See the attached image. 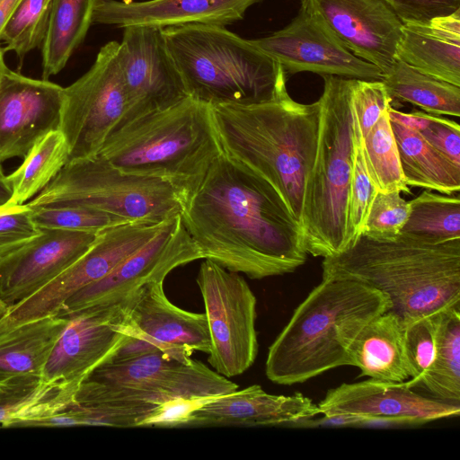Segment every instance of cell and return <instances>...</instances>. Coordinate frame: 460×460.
<instances>
[{
	"label": "cell",
	"instance_id": "1",
	"mask_svg": "<svg viewBox=\"0 0 460 460\" xmlns=\"http://www.w3.org/2000/svg\"><path fill=\"white\" fill-rule=\"evenodd\" d=\"M182 223L203 259L261 279L307 258L302 229L274 188L222 153L184 202Z\"/></svg>",
	"mask_w": 460,
	"mask_h": 460
},
{
	"label": "cell",
	"instance_id": "2",
	"mask_svg": "<svg viewBox=\"0 0 460 460\" xmlns=\"http://www.w3.org/2000/svg\"><path fill=\"white\" fill-rule=\"evenodd\" d=\"M211 107L223 153L268 181L300 225L305 184L317 147L318 101L297 102L284 86L266 102Z\"/></svg>",
	"mask_w": 460,
	"mask_h": 460
},
{
	"label": "cell",
	"instance_id": "3",
	"mask_svg": "<svg viewBox=\"0 0 460 460\" xmlns=\"http://www.w3.org/2000/svg\"><path fill=\"white\" fill-rule=\"evenodd\" d=\"M392 308L390 297L368 285L322 279L270 346L266 376L291 385L351 366L349 349L358 335Z\"/></svg>",
	"mask_w": 460,
	"mask_h": 460
},
{
	"label": "cell",
	"instance_id": "4",
	"mask_svg": "<svg viewBox=\"0 0 460 460\" xmlns=\"http://www.w3.org/2000/svg\"><path fill=\"white\" fill-rule=\"evenodd\" d=\"M323 279H349L386 294L402 316L460 308V239L429 243L402 235H360L341 253L323 258Z\"/></svg>",
	"mask_w": 460,
	"mask_h": 460
},
{
	"label": "cell",
	"instance_id": "5",
	"mask_svg": "<svg viewBox=\"0 0 460 460\" xmlns=\"http://www.w3.org/2000/svg\"><path fill=\"white\" fill-rule=\"evenodd\" d=\"M222 153L211 105L187 96L117 128L98 155L124 172L169 181L186 201Z\"/></svg>",
	"mask_w": 460,
	"mask_h": 460
},
{
	"label": "cell",
	"instance_id": "6",
	"mask_svg": "<svg viewBox=\"0 0 460 460\" xmlns=\"http://www.w3.org/2000/svg\"><path fill=\"white\" fill-rule=\"evenodd\" d=\"M161 30L188 96L209 105H247L269 101L286 86L279 63L226 27Z\"/></svg>",
	"mask_w": 460,
	"mask_h": 460
},
{
	"label": "cell",
	"instance_id": "7",
	"mask_svg": "<svg viewBox=\"0 0 460 460\" xmlns=\"http://www.w3.org/2000/svg\"><path fill=\"white\" fill-rule=\"evenodd\" d=\"M318 141L307 175L300 226L307 254L332 257L349 246L348 199L353 167L354 78L324 75Z\"/></svg>",
	"mask_w": 460,
	"mask_h": 460
},
{
	"label": "cell",
	"instance_id": "8",
	"mask_svg": "<svg viewBox=\"0 0 460 460\" xmlns=\"http://www.w3.org/2000/svg\"><path fill=\"white\" fill-rule=\"evenodd\" d=\"M236 389L235 383L201 361L155 351L102 364L80 384L73 403L121 413L138 427L170 399L221 395Z\"/></svg>",
	"mask_w": 460,
	"mask_h": 460
},
{
	"label": "cell",
	"instance_id": "9",
	"mask_svg": "<svg viewBox=\"0 0 460 460\" xmlns=\"http://www.w3.org/2000/svg\"><path fill=\"white\" fill-rule=\"evenodd\" d=\"M185 198L169 181L127 173L99 155L67 162L27 205L82 206L128 222L163 223L181 213Z\"/></svg>",
	"mask_w": 460,
	"mask_h": 460
},
{
	"label": "cell",
	"instance_id": "10",
	"mask_svg": "<svg viewBox=\"0 0 460 460\" xmlns=\"http://www.w3.org/2000/svg\"><path fill=\"white\" fill-rule=\"evenodd\" d=\"M128 106L119 42L112 40L100 49L85 74L64 88L59 129L68 146V162L96 156Z\"/></svg>",
	"mask_w": 460,
	"mask_h": 460
},
{
	"label": "cell",
	"instance_id": "11",
	"mask_svg": "<svg viewBox=\"0 0 460 460\" xmlns=\"http://www.w3.org/2000/svg\"><path fill=\"white\" fill-rule=\"evenodd\" d=\"M204 260L196 281L210 337L208 361L217 373L230 378L244 373L256 359L257 300L242 275Z\"/></svg>",
	"mask_w": 460,
	"mask_h": 460
},
{
	"label": "cell",
	"instance_id": "12",
	"mask_svg": "<svg viewBox=\"0 0 460 460\" xmlns=\"http://www.w3.org/2000/svg\"><path fill=\"white\" fill-rule=\"evenodd\" d=\"M167 221L128 222L100 231L89 249L62 273L29 297L9 306L0 319V334L24 323L57 315L70 296L109 274L149 242Z\"/></svg>",
	"mask_w": 460,
	"mask_h": 460
},
{
	"label": "cell",
	"instance_id": "13",
	"mask_svg": "<svg viewBox=\"0 0 460 460\" xmlns=\"http://www.w3.org/2000/svg\"><path fill=\"white\" fill-rule=\"evenodd\" d=\"M203 259L181 214L109 274L70 296L57 315L67 317L87 307L121 303L152 282H164L174 269Z\"/></svg>",
	"mask_w": 460,
	"mask_h": 460
},
{
	"label": "cell",
	"instance_id": "14",
	"mask_svg": "<svg viewBox=\"0 0 460 460\" xmlns=\"http://www.w3.org/2000/svg\"><path fill=\"white\" fill-rule=\"evenodd\" d=\"M66 318L40 380L79 385L96 367L109 361L130 335L126 300L87 307Z\"/></svg>",
	"mask_w": 460,
	"mask_h": 460
},
{
	"label": "cell",
	"instance_id": "15",
	"mask_svg": "<svg viewBox=\"0 0 460 460\" xmlns=\"http://www.w3.org/2000/svg\"><path fill=\"white\" fill-rule=\"evenodd\" d=\"M251 40L279 63L286 75L311 72L364 80L383 77L376 66L348 50L304 0L286 27Z\"/></svg>",
	"mask_w": 460,
	"mask_h": 460
},
{
	"label": "cell",
	"instance_id": "16",
	"mask_svg": "<svg viewBox=\"0 0 460 460\" xmlns=\"http://www.w3.org/2000/svg\"><path fill=\"white\" fill-rule=\"evenodd\" d=\"M119 64L128 106L115 129L140 116L170 107L188 96L160 28H123Z\"/></svg>",
	"mask_w": 460,
	"mask_h": 460
},
{
	"label": "cell",
	"instance_id": "17",
	"mask_svg": "<svg viewBox=\"0 0 460 460\" xmlns=\"http://www.w3.org/2000/svg\"><path fill=\"white\" fill-rule=\"evenodd\" d=\"M64 87L4 67L0 78V170L24 158L48 133L59 129Z\"/></svg>",
	"mask_w": 460,
	"mask_h": 460
},
{
	"label": "cell",
	"instance_id": "18",
	"mask_svg": "<svg viewBox=\"0 0 460 460\" xmlns=\"http://www.w3.org/2000/svg\"><path fill=\"white\" fill-rule=\"evenodd\" d=\"M317 405L323 416L352 415L364 420H387L394 426L421 425L460 414V405L420 395L405 381L375 378L331 388Z\"/></svg>",
	"mask_w": 460,
	"mask_h": 460
},
{
	"label": "cell",
	"instance_id": "19",
	"mask_svg": "<svg viewBox=\"0 0 460 460\" xmlns=\"http://www.w3.org/2000/svg\"><path fill=\"white\" fill-rule=\"evenodd\" d=\"M333 36L383 75L397 60L403 22L385 0H304Z\"/></svg>",
	"mask_w": 460,
	"mask_h": 460
},
{
	"label": "cell",
	"instance_id": "20",
	"mask_svg": "<svg viewBox=\"0 0 460 460\" xmlns=\"http://www.w3.org/2000/svg\"><path fill=\"white\" fill-rule=\"evenodd\" d=\"M98 233L40 229L0 256V297L9 306L29 297L79 259Z\"/></svg>",
	"mask_w": 460,
	"mask_h": 460
},
{
	"label": "cell",
	"instance_id": "21",
	"mask_svg": "<svg viewBox=\"0 0 460 460\" xmlns=\"http://www.w3.org/2000/svg\"><path fill=\"white\" fill-rule=\"evenodd\" d=\"M130 333L163 352L191 357L208 354L210 337L205 313L183 310L165 296L164 282L147 284L126 300Z\"/></svg>",
	"mask_w": 460,
	"mask_h": 460
},
{
	"label": "cell",
	"instance_id": "22",
	"mask_svg": "<svg viewBox=\"0 0 460 460\" xmlns=\"http://www.w3.org/2000/svg\"><path fill=\"white\" fill-rule=\"evenodd\" d=\"M261 0H94L92 24L156 28L204 24L226 27L241 21Z\"/></svg>",
	"mask_w": 460,
	"mask_h": 460
},
{
	"label": "cell",
	"instance_id": "23",
	"mask_svg": "<svg viewBox=\"0 0 460 460\" xmlns=\"http://www.w3.org/2000/svg\"><path fill=\"white\" fill-rule=\"evenodd\" d=\"M318 405L300 393L277 395L259 385L219 395L202 406L187 426H294L319 415Z\"/></svg>",
	"mask_w": 460,
	"mask_h": 460
},
{
	"label": "cell",
	"instance_id": "24",
	"mask_svg": "<svg viewBox=\"0 0 460 460\" xmlns=\"http://www.w3.org/2000/svg\"><path fill=\"white\" fill-rule=\"evenodd\" d=\"M397 58L460 86V9L424 22H403Z\"/></svg>",
	"mask_w": 460,
	"mask_h": 460
},
{
	"label": "cell",
	"instance_id": "25",
	"mask_svg": "<svg viewBox=\"0 0 460 460\" xmlns=\"http://www.w3.org/2000/svg\"><path fill=\"white\" fill-rule=\"evenodd\" d=\"M402 316L389 310L372 320L350 347L351 366L369 378L403 382L410 378L404 353Z\"/></svg>",
	"mask_w": 460,
	"mask_h": 460
},
{
	"label": "cell",
	"instance_id": "26",
	"mask_svg": "<svg viewBox=\"0 0 460 460\" xmlns=\"http://www.w3.org/2000/svg\"><path fill=\"white\" fill-rule=\"evenodd\" d=\"M68 318L51 315L20 324L0 334V381L40 376Z\"/></svg>",
	"mask_w": 460,
	"mask_h": 460
},
{
	"label": "cell",
	"instance_id": "27",
	"mask_svg": "<svg viewBox=\"0 0 460 460\" xmlns=\"http://www.w3.org/2000/svg\"><path fill=\"white\" fill-rule=\"evenodd\" d=\"M77 388L71 384L44 383L37 376L0 381V428L23 427L67 408Z\"/></svg>",
	"mask_w": 460,
	"mask_h": 460
},
{
	"label": "cell",
	"instance_id": "28",
	"mask_svg": "<svg viewBox=\"0 0 460 460\" xmlns=\"http://www.w3.org/2000/svg\"><path fill=\"white\" fill-rule=\"evenodd\" d=\"M400 163L408 186L455 194L460 190V167L431 146L419 131L391 121Z\"/></svg>",
	"mask_w": 460,
	"mask_h": 460
},
{
	"label": "cell",
	"instance_id": "29",
	"mask_svg": "<svg viewBox=\"0 0 460 460\" xmlns=\"http://www.w3.org/2000/svg\"><path fill=\"white\" fill-rule=\"evenodd\" d=\"M94 0H52L41 45L42 79L58 74L82 44L92 25Z\"/></svg>",
	"mask_w": 460,
	"mask_h": 460
},
{
	"label": "cell",
	"instance_id": "30",
	"mask_svg": "<svg viewBox=\"0 0 460 460\" xmlns=\"http://www.w3.org/2000/svg\"><path fill=\"white\" fill-rule=\"evenodd\" d=\"M381 81L392 100L434 115L460 116V86L426 75L399 58Z\"/></svg>",
	"mask_w": 460,
	"mask_h": 460
},
{
	"label": "cell",
	"instance_id": "31",
	"mask_svg": "<svg viewBox=\"0 0 460 460\" xmlns=\"http://www.w3.org/2000/svg\"><path fill=\"white\" fill-rule=\"evenodd\" d=\"M432 398L460 405V308L440 313L433 359L418 380Z\"/></svg>",
	"mask_w": 460,
	"mask_h": 460
},
{
	"label": "cell",
	"instance_id": "32",
	"mask_svg": "<svg viewBox=\"0 0 460 460\" xmlns=\"http://www.w3.org/2000/svg\"><path fill=\"white\" fill-rule=\"evenodd\" d=\"M68 162V146L60 129L38 141L22 164L6 176L13 195L7 206L22 205L40 193Z\"/></svg>",
	"mask_w": 460,
	"mask_h": 460
},
{
	"label": "cell",
	"instance_id": "33",
	"mask_svg": "<svg viewBox=\"0 0 460 460\" xmlns=\"http://www.w3.org/2000/svg\"><path fill=\"white\" fill-rule=\"evenodd\" d=\"M409 202L408 219L400 235L429 243L460 239V198L423 190Z\"/></svg>",
	"mask_w": 460,
	"mask_h": 460
},
{
	"label": "cell",
	"instance_id": "34",
	"mask_svg": "<svg viewBox=\"0 0 460 460\" xmlns=\"http://www.w3.org/2000/svg\"><path fill=\"white\" fill-rule=\"evenodd\" d=\"M362 145L366 168L376 191L409 193L388 111L363 137Z\"/></svg>",
	"mask_w": 460,
	"mask_h": 460
},
{
	"label": "cell",
	"instance_id": "35",
	"mask_svg": "<svg viewBox=\"0 0 460 460\" xmlns=\"http://www.w3.org/2000/svg\"><path fill=\"white\" fill-rule=\"evenodd\" d=\"M52 0H21L0 34L4 52L13 51L22 61L45 39Z\"/></svg>",
	"mask_w": 460,
	"mask_h": 460
},
{
	"label": "cell",
	"instance_id": "36",
	"mask_svg": "<svg viewBox=\"0 0 460 460\" xmlns=\"http://www.w3.org/2000/svg\"><path fill=\"white\" fill-rule=\"evenodd\" d=\"M362 141L361 131L353 111V167L348 199V247L361 235L377 192L366 168Z\"/></svg>",
	"mask_w": 460,
	"mask_h": 460
},
{
	"label": "cell",
	"instance_id": "37",
	"mask_svg": "<svg viewBox=\"0 0 460 460\" xmlns=\"http://www.w3.org/2000/svg\"><path fill=\"white\" fill-rule=\"evenodd\" d=\"M31 209V218L39 229L98 233L111 226L128 223L119 217L82 206L38 207Z\"/></svg>",
	"mask_w": 460,
	"mask_h": 460
},
{
	"label": "cell",
	"instance_id": "38",
	"mask_svg": "<svg viewBox=\"0 0 460 460\" xmlns=\"http://www.w3.org/2000/svg\"><path fill=\"white\" fill-rule=\"evenodd\" d=\"M441 312L418 316H402L404 353L411 378L405 382L411 388L415 387L433 359L437 325Z\"/></svg>",
	"mask_w": 460,
	"mask_h": 460
},
{
	"label": "cell",
	"instance_id": "39",
	"mask_svg": "<svg viewBox=\"0 0 460 460\" xmlns=\"http://www.w3.org/2000/svg\"><path fill=\"white\" fill-rule=\"evenodd\" d=\"M409 212V202L401 192H376L361 235L376 240L394 239L400 235Z\"/></svg>",
	"mask_w": 460,
	"mask_h": 460
},
{
	"label": "cell",
	"instance_id": "40",
	"mask_svg": "<svg viewBox=\"0 0 460 460\" xmlns=\"http://www.w3.org/2000/svg\"><path fill=\"white\" fill-rule=\"evenodd\" d=\"M392 99L381 80L354 78L352 86V106L365 137L381 116L391 107Z\"/></svg>",
	"mask_w": 460,
	"mask_h": 460
},
{
	"label": "cell",
	"instance_id": "41",
	"mask_svg": "<svg viewBox=\"0 0 460 460\" xmlns=\"http://www.w3.org/2000/svg\"><path fill=\"white\" fill-rule=\"evenodd\" d=\"M39 232L27 204L1 208L0 256L22 245Z\"/></svg>",
	"mask_w": 460,
	"mask_h": 460
},
{
	"label": "cell",
	"instance_id": "42",
	"mask_svg": "<svg viewBox=\"0 0 460 460\" xmlns=\"http://www.w3.org/2000/svg\"><path fill=\"white\" fill-rule=\"evenodd\" d=\"M222 395V394H221ZM219 395L201 397H176L160 403L138 427L187 426L192 415Z\"/></svg>",
	"mask_w": 460,
	"mask_h": 460
},
{
	"label": "cell",
	"instance_id": "43",
	"mask_svg": "<svg viewBox=\"0 0 460 460\" xmlns=\"http://www.w3.org/2000/svg\"><path fill=\"white\" fill-rule=\"evenodd\" d=\"M402 22H424L460 9V0H385Z\"/></svg>",
	"mask_w": 460,
	"mask_h": 460
},
{
	"label": "cell",
	"instance_id": "44",
	"mask_svg": "<svg viewBox=\"0 0 460 460\" xmlns=\"http://www.w3.org/2000/svg\"><path fill=\"white\" fill-rule=\"evenodd\" d=\"M420 133L431 146L460 167V127L457 122L438 116Z\"/></svg>",
	"mask_w": 460,
	"mask_h": 460
},
{
	"label": "cell",
	"instance_id": "45",
	"mask_svg": "<svg viewBox=\"0 0 460 460\" xmlns=\"http://www.w3.org/2000/svg\"><path fill=\"white\" fill-rule=\"evenodd\" d=\"M388 115L391 121L419 132L425 129L438 117V115L424 113L422 111L405 113L392 108V106L388 109Z\"/></svg>",
	"mask_w": 460,
	"mask_h": 460
},
{
	"label": "cell",
	"instance_id": "46",
	"mask_svg": "<svg viewBox=\"0 0 460 460\" xmlns=\"http://www.w3.org/2000/svg\"><path fill=\"white\" fill-rule=\"evenodd\" d=\"M21 0H0V34Z\"/></svg>",
	"mask_w": 460,
	"mask_h": 460
},
{
	"label": "cell",
	"instance_id": "47",
	"mask_svg": "<svg viewBox=\"0 0 460 460\" xmlns=\"http://www.w3.org/2000/svg\"><path fill=\"white\" fill-rule=\"evenodd\" d=\"M13 195L12 188L4 174H0V208L7 206Z\"/></svg>",
	"mask_w": 460,
	"mask_h": 460
},
{
	"label": "cell",
	"instance_id": "48",
	"mask_svg": "<svg viewBox=\"0 0 460 460\" xmlns=\"http://www.w3.org/2000/svg\"><path fill=\"white\" fill-rule=\"evenodd\" d=\"M4 50H3V48H1L0 46V78H1V75H2V73L4 69V67L6 66L5 63H4ZM0 174H4V172L0 170Z\"/></svg>",
	"mask_w": 460,
	"mask_h": 460
},
{
	"label": "cell",
	"instance_id": "49",
	"mask_svg": "<svg viewBox=\"0 0 460 460\" xmlns=\"http://www.w3.org/2000/svg\"><path fill=\"white\" fill-rule=\"evenodd\" d=\"M9 305L0 297V319L7 313Z\"/></svg>",
	"mask_w": 460,
	"mask_h": 460
}]
</instances>
